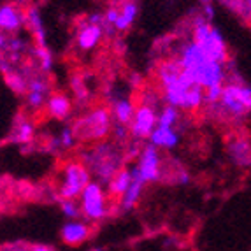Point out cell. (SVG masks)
I'll return each instance as SVG.
<instances>
[{
	"mask_svg": "<svg viewBox=\"0 0 251 251\" xmlns=\"http://www.w3.org/2000/svg\"><path fill=\"white\" fill-rule=\"evenodd\" d=\"M153 84L162 93L165 104L183 114H199L205 107V90L181 67L177 56H163L155 63Z\"/></svg>",
	"mask_w": 251,
	"mask_h": 251,
	"instance_id": "6da1fadb",
	"label": "cell"
},
{
	"mask_svg": "<svg viewBox=\"0 0 251 251\" xmlns=\"http://www.w3.org/2000/svg\"><path fill=\"white\" fill-rule=\"evenodd\" d=\"M75 156L88 167L93 181L100 183L105 188L111 179L128 163L125 146L113 141L111 137L99 143L79 146L75 150Z\"/></svg>",
	"mask_w": 251,
	"mask_h": 251,
	"instance_id": "7a4b0ae2",
	"label": "cell"
},
{
	"mask_svg": "<svg viewBox=\"0 0 251 251\" xmlns=\"http://www.w3.org/2000/svg\"><path fill=\"white\" fill-rule=\"evenodd\" d=\"M181 67L195 83H199L204 90L223 86L228 77V63L216 62L205 54L204 50L192 39L179 42L176 53Z\"/></svg>",
	"mask_w": 251,
	"mask_h": 251,
	"instance_id": "3957f363",
	"label": "cell"
},
{
	"mask_svg": "<svg viewBox=\"0 0 251 251\" xmlns=\"http://www.w3.org/2000/svg\"><path fill=\"white\" fill-rule=\"evenodd\" d=\"M204 111L225 123L244 122L251 116V84L230 71L223 84L220 100L216 104L205 105Z\"/></svg>",
	"mask_w": 251,
	"mask_h": 251,
	"instance_id": "277c9868",
	"label": "cell"
},
{
	"mask_svg": "<svg viewBox=\"0 0 251 251\" xmlns=\"http://www.w3.org/2000/svg\"><path fill=\"white\" fill-rule=\"evenodd\" d=\"M113 125L114 118L107 104H93L79 111V114H75L71 120L72 132L79 146L109 139Z\"/></svg>",
	"mask_w": 251,
	"mask_h": 251,
	"instance_id": "5b68a950",
	"label": "cell"
},
{
	"mask_svg": "<svg viewBox=\"0 0 251 251\" xmlns=\"http://www.w3.org/2000/svg\"><path fill=\"white\" fill-rule=\"evenodd\" d=\"M93 181L88 167L77 156L65 158L60 163L58 174L54 177L56 201L60 199H79L83 190Z\"/></svg>",
	"mask_w": 251,
	"mask_h": 251,
	"instance_id": "8992f818",
	"label": "cell"
},
{
	"mask_svg": "<svg viewBox=\"0 0 251 251\" xmlns=\"http://www.w3.org/2000/svg\"><path fill=\"white\" fill-rule=\"evenodd\" d=\"M79 205L83 220H86L92 225L105 222V220H109V218L118 213L116 202L109 197L105 186H102L97 181H92L83 190L79 197Z\"/></svg>",
	"mask_w": 251,
	"mask_h": 251,
	"instance_id": "52a82bcc",
	"label": "cell"
},
{
	"mask_svg": "<svg viewBox=\"0 0 251 251\" xmlns=\"http://www.w3.org/2000/svg\"><path fill=\"white\" fill-rule=\"evenodd\" d=\"M190 35H192L190 39L193 42H197L199 46L204 50V53L209 54L213 60L228 63V46H226L225 37L213 25V21L207 20L204 14H197L192 20Z\"/></svg>",
	"mask_w": 251,
	"mask_h": 251,
	"instance_id": "ba28073f",
	"label": "cell"
},
{
	"mask_svg": "<svg viewBox=\"0 0 251 251\" xmlns=\"http://www.w3.org/2000/svg\"><path fill=\"white\" fill-rule=\"evenodd\" d=\"M109 39L104 13H92L81 18L74 26V46L79 53H93L102 42Z\"/></svg>",
	"mask_w": 251,
	"mask_h": 251,
	"instance_id": "9c48e42d",
	"label": "cell"
},
{
	"mask_svg": "<svg viewBox=\"0 0 251 251\" xmlns=\"http://www.w3.org/2000/svg\"><path fill=\"white\" fill-rule=\"evenodd\" d=\"M54 92L53 88V77L50 74L39 72L35 74L28 83L26 95L23 97V105H25V113L37 116L39 113H44V107L48 104V99Z\"/></svg>",
	"mask_w": 251,
	"mask_h": 251,
	"instance_id": "30bf717a",
	"label": "cell"
},
{
	"mask_svg": "<svg viewBox=\"0 0 251 251\" xmlns=\"http://www.w3.org/2000/svg\"><path fill=\"white\" fill-rule=\"evenodd\" d=\"M163 163H165V156L162 155V151L146 141L135 158V169L146 184L160 183L163 174Z\"/></svg>",
	"mask_w": 251,
	"mask_h": 251,
	"instance_id": "8fae6325",
	"label": "cell"
},
{
	"mask_svg": "<svg viewBox=\"0 0 251 251\" xmlns=\"http://www.w3.org/2000/svg\"><path fill=\"white\" fill-rule=\"evenodd\" d=\"M226 158L241 171H251V139L246 134L234 132L225 141Z\"/></svg>",
	"mask_w": 251,
	"mask_h": 251,
	"instance_id": "7c38bea8",
	"label": "cell"
},
{
	"mask_svg": "<svg viewBox=\"0 0 251 251\" xmlns=\"http://www.w3.org/2000/svg\"><path fill=\"white\" fill-rule=\"evenodd\" d=\"M35 126H37L35 116H32V114L23 111V113L14 118L11 132H9V135H7V143L20 144L23 150L30 148L35 143V139H37V128H35Z\"/></svg>",
	"mask_w": 251,
	"mask_h": 251,
	"instance_id": "4fadbf2b",
	"label": "cell"
},
{
	"mask_svg": "<svg viewBox=\"0 0 251 251\" xmlns=\"http://www.w3.org/2000/svg\"><path fill=\"white\" fill-rule=\"evenodd\" d=\"M26 28L25 7L13 2L0 4V32L7 34H21Z\"/></svg>",
	"mask_w": 251,
	"mask_h": 251,
	"instance_id": "5bb4252c",
	"label": "cell"
},
{
	"mask_svg": "<svg viewBox=\"0 0 251 251\" xmlns=\"http://www.w3.org/2000/svg\"><path fill=\"white\" fill-rule=\"evenodd\" d=\"M75 104L72 97L65 92H53L48 99V104L44 107V114L56 122H71L74 118Z\"/></svg>",
	"mask_w": 251,
	"mask_h": 251,
	"instance_id": "9a60e30c",
	"label": "cell"
},
{
	"mask_svg": "<svg viewBox=\"0 0 251 251\" xmlns=\"http://www.w3.org/2000/svg\"><path fill=\"white\" fill-rule=\"evenodd\" d=\"M95 228L86 220H67L60 228V239L67 246H81L93 235Z\"/></svg>",
	"mask_w": 251,
	"mask_h": 251,
	"instance_id": "2e32d148",
	"label": "cell"
},
{
	"mask_svg": "<svg viewBox=\"0 0 251 251\" xmlns=\"http://www.w3.org/2000/svg\"><path fill=\"white\" fill-rule=\"evenodd\" d=\"M111 113H113L114 123H122V125L130 126L132 118L135 113V99H132L130 95H123V93L111 92L107 95V102Z\"/></svg>",
	"mask_w": 251,
	"mask_h": 251,
	"instance_id": "e0dca14e",
	"label": "cell"
},
{
	"mask_svg": "<svg viewBox=\"0 0 251 251\" xmlns=\"http://www.w3.org/2000/svg\"><path fill=\"white\" fill-rule=\"evenodd\" d=\"M148 184L144 183V179L141 177V174L137 172L135 165H132V181H130V186L126 188V192L123 193V197L116 202L118 213H130L137 207V204L143 199L144 188Z\"/></svg>",
	"mask_w": 251,
	"mask_h": 251,
	"instance_id": "ac0fdd59",
	"label": "cell"
},
{
	"mask_svg": "<svg viewBox=\"0 0 251 251\" xmlns=\"http://www.w3.org/2000/svg\"><path fill=\"white\" fill-rule=\"evenodd\" d=\"M118 7V18L114 23V34H125L135 25L139 16V2L137 0H113Z\"/></svg>",
	"mask_w": 251,
	"mask_h": 251,
	"instance_id": "d6986e66",
	"label": "cell"
},
{
	"mask_svg": "<svg viewBox=\"0 0 251 251\" xmlns=\"http://www.w3.org/2000/svg\"><path fill=\"white\" fill-rule=\"evenodd\" d=\"M148 143L156 146L160 151H172L181 144V128L179 126H155Z\"/></svg>",
	"mask_w": 251,
	"mask_h": 251,
	"instance_id": "ffe728a7",
	"label": "cell"
},
{
	"mask_svg": "<svg viewBox=\"0 0 251 251\" xmlns=\"http://www.w3.org/2000/svg\"><path fill=\"white\" fill-rule=\"evenodd\" d=\"M26 14V30H28V35L32 37V41L37 44V46L46 48L48 46V30L44 25V20H42V14L39 11L37 5H28L25 7Z\"/></svg>",
	"mask_w": 251,
	"mask_h": 251,
	"instance_id": "44dd1931",
	"label": "cell"
},
{
	"mask_svg": "<svg viewBox=\"0 0 251 251\" xmlns=\"http://www.w3.org/2000/svg\"><path fill=\"white\" fill-rule=\"evenodd\" d=\"M71 92H72V100L75 104L77 111H83V109L93 105L92 92H90L88 81L84 77V74L81 72H74L71 75Z\"/></svg>",
	"mask_w": 251,
	"mask_h": 251,
	"instance_id": "7402d4cb",
	"label": "cell"
},
{
	"mask_svg": "<svg viewBox=\"0 0 251 251\" xmlns=\"http://www.w3.org/2000/svg\"><path fill=\"white\" fill-rule=\"evenodd\" d=\"M130 181H132V167H123L122 171L111 179V183H109L107 188H105L109 193V197L113 199L114 202L120 201V199L123 197V193L126 192V188L130 186Z\"/></svg>",
	"mask_w": 251,
	"mask_h": 251,
	"instance_id": "603a6c76",
	"label": "cell"
},
{
	"mask_svg": "<svg viewBox=\"0 0 251 251\" xmlns=\"http://www.w3.org/2000/svg\"><path fill=\"white\" fill-rule=\"evenodd\" d=\"M218 2L246 25H251V0H218Z\"/></svg>",
	"mask_w": 251,
	"mask_h": 251,
	"instance_id": "cb8c5ba5",
	"label": "cell"
},
{
	"mask_svg": "<svg viewBox=\"0 0 251 251\" xmlns=\"http://www.w3.org/2000/svg\"><path fill=\"white\" fill-rule=\"evenodd\" d=\"M35 58H37L41 71L44 72V74L51 75V72H53V69H54V56H53V51L50 50V46L42 48L35 44Z\"/></svg>",
	"mask_w": 251,
	"mask_h": 251,
	"instance_id": "d4e9b609",
	"label": "cell"
},
{
	"mask_svg": "<svg viewBox=\"0 0 251 251\" xmlns=\"http://www.w3.org/2000/svg\"><path fill=\"white\" fill-rule=\"evenodd\" d=\"M60 211L67 220H81V205H79V199H60L56 201Z\"/></svg>",
	"mask_w": 251,
	"mask_h": 251,
	"instance_id": "484cf974",
	"label": "cell"
},
{
	"mask_svg": "<svg viewBox=\"0 0 251 251\" xmlns=\"http://www.w3.org/2000/svg\"><path fill=\"white\" fill-rule=\"evenodd\" d=\"M0 251H32V243L23 241V239H18V241L0 244Z\"/></svg>",
	"mask_w": 251,
	"mask_h": 251,
	"instance_id": "4316f807",
	"label": "cell"
},
{
	"mask_svg": "<svg viewBox=\"0 0 251 251\" xmlns=\"http://www.w3.org/2000/svg\"><path fill=\"white\" fill-rule=\"evenodd\" d=\"M202 14H204V16L207 18L209 21H213L214 20V5L213 4L202 5Z\"/></svg>",
	"mask_w": 251,
	"mask_h": 251,
	"instance_id": "83f0119b",
	"label": "cell"
},
{
	"mask_svg": "<svg viewBox=\"0 0 251 251\" xmlns=\"http://www.w3.org/2000/svg\"><path fill=\"white\" fill-rule=\"evenodd\" d=\"M32 251H56L53 246H50V244H42V243H35L32 244Z\"/></svg>",
	"mask_w": 251,
	"mask_h": 251,
	"instance_id": "f1b7e54d",
	"label": "cell"
},
{
	"mask_svg": "<svg viewBox=\"0 0 251 251\" xmlns=\"http://www.w3.org/2000/svg\"><path fill=\"white\" fill-rule=\"evenodd\" d=\"M88 251H104V248H100V246H95V248H92V250H88Z\"/></svg>",
	"mask_w": 251,
	"mask_h": 251,
	"instance_id": "f546056e",
	"label": "cell"
}]
</instances>
